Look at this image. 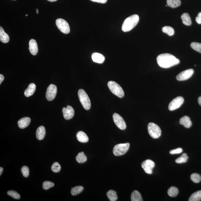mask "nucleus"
<instances>
[{"mask_svg":"<svg viewBox=\"0 0 201 201\" xmlns=\"http://www.w3.org/2000/svg\"><path fill=\"white\" fill-rule=\"evenodd\" d=\"M157 63L161 68H168L180 63V60L174 56L169 53L161 54L157 57Z\"/></svg>","mask_w":201,"mask_h":201,"instance_id":"obj_1","label":"nucleus"},{"mask_svg":"<svg viewBox=\"0 0 201 201\" xmlns=\"http://www.w3.org/2000/svg\"><path fill=\"white\" fill-rule=\"evenodd\" d=\"M139 20V16L136 14L130 16L126 19L123 23L122 30L123 31L128 32L136 26Z\"/></svg>","mask_w":201,"mask_h":201,"instance_id":"obj_2","label":"nucleus"},{"mask_svg":"<svg viewBox=\"0 0 201 201\" xmlns=\"http://www.w3.org/2000/svg\"><path fill=\"white\" fill-rule=\"evenodd\" d=\"M80 101L85 109L89 110L90 109L91 103L88 95L84 89H80L78 92Z\"/></svg>","mask_w":201,"mask_h":201,"instance_id":"obj_3","label":"nucleus"},{"mask_svg":"<svg viewBox=\"0 0 201 201\" xmlns=\"http://www.w3.org/2000/svg\"><path fill=\"white\" fill-rule=\"evenodd\" d=\"M108 87L112 93L120 98L124 96L123 90L121 86L114 81H110L108 83Z\"/></svg>","mask_w":201,"mask_h":201,"instance_id":"obj_4","label":"nucleus"},{"mask_svg":"<svg viewBox=\"0 0 201 201\" xmlns=\"http://www.w3.org/2000/svg\"><path fill=\"white\" fill-rule=\"evenodd\" d=\"M148 133L154 139L159 138L161 134V130L160 127L157 124L153 123H150L148 126Z\"/></svg>","mask_w":201,"mask_h":201,"instance_id":"obj_5","label":"nucleus"},{"mask_svg":"<svg viewBox=\"0 0 201 201\" xmlns=\"http://www.w3.org/2000/svg\"><path fill=\"white\" fill-rule=\"evenodd\" d=\"M129 147L130 144L129 143H121L116 145L113 148V154L116 156L124 155L128 151Z\"/></svg>","mask_w":201,"mask_h":201,"instance_id":"obj_6","label":"nucleus"},{"mask_svg":"<svg viewBox=\"0 0 201 201\" xmlns=\"http://www.w3.org/2000/svg\"><path fill=\"white\" fill-rule=\"evenodd\" d=\"M57 28L65 34H68L70 33V28L69 25L66 21L63 19H57L56 21Z\"/></svg>","mask_w":201,"mask_h":201,"instance_id":"obj_7","label":"nucleus"},{"mask_svg":"<svg viewBox=\"0 0 201 201\" xmlns=\"http://www.w3.org/2000/svg\"><path fill=\"white\" fill-rule=\"evenodd\" d=\"M184 99L183 97H178L174 99L169 104L168 109L170 111H173L178 109L183 104Z\"/></svg>","mask_w":201,"mask_h":201,"instance_id":"obj_8","label":"nucleus"},{"mask_svg":"<svg viewBox=\"0 0 201 201\" xmlns=\"http://www.w3.org/2000/svg\"><path fill=\"white\" fill-rule=\"evenodd\" d=\"M57 92V87L55 85L51 84L48 87L46 93L47 100L51 101L55 98Z\"/></svg>","mask_w":201,"mask_h":201,"instance_id":"obj_9","label":"nucleus"},{"mask_svg":"<svg viewBox=\"0 0 201 201\" xmlns=\"http://www.w3.org/2000/svg\"><path fill=\"white\" fill-rule=\"evenodd\" d=\"M113 119L116 125L119 129L124 130L126 128L125 121L119 114L115 113L113 115Z\"/></svg>","mask_w":201,"mask_h":201,"instance_id":"obj_10","label":"nucleus"},{"mask_svg":"<svg viewBox=\"0 0 201 201\" xmlns=\"http://www.w3.org/2000/svg\"><path fill=\"white\" fill-rule=\"evenodd\" d=\"M194 71L192 69L182 72L176 76V79L178 81H184L189 79L193 74Z\"/></svg>","mask_w":201,"mask_h":201,"instance_id":"obj_11","label":"nucleus"},{"mask_svg":"<svg viewBox=\"0 0 201 201\" xmlns=\"http://www.w3.org/2000/svg\"><path fill=\"white\" fill-rule=\"evenodd\" d=\"M155 166L154 162L152 161L147 159L142 163V167L144 170L145 173L147 174H151L152 173V170Z\"/></svg>","mask_w":201,"mask_h":201,"instance_id":"obj_12","label":"nucleus"},{"mask_svg":"<svg viewBox=\"0 0 201 201\" xmlns=\"http://www.w3.org/2000/svg\"><path fill=\"white\" fill-rule=\"evenodd\" d=\"M62 112L64 118L67 120L72 119L74 116V110L71 106H68L66 108L63 107L62 109Z\"/></svg>","mask_w":201,"mask_h":201,"instance_id":"obj_13","label":"nucleus"},{"mask_svg":"<svg viewBox=\"0 0 201 201\" xmlns=\"http://www.w3.org/2000/svg\"><path fill=\"white\" fill-rule=\"evenodd\" d=\"M31 53L34 56H35L38 52V47L37 43L34 39L30 40L29 42V48Z\"/></svg>","mask_w":201,"mask_h":201,"instance_id":"obj_14","label":"nucleus"},{"mask_svg":"<svg viewBox=\"0 0 201 201\" xmlns=\"http://www.w3.org/2000/svg\"><path fill=\"white\" fill-rule=\"evenodd\" d=\"M31 120L28 117L22 118L18 122V126L20 129H24L27 127L31 122Z\"/></svg>","mask_w":201,"mask_h":201,"instance_id":"obj_15","label":"nucleus"},{"mask_svg":"<svg viewBox=\"0 0 201 201\" xmlns=\"http://www.w3.org/2000/svg\"><path fill=\"white\" fill-rule=\"evenodd\" d=\"M46 134V129L43 126H40L38 127L36 133V138L37 139L40 140L43 139Z\"/></svg>","mask_w":201,"mask_h":201,"instance_id":"obj_16","label":"nucleus"},{"mask_svg":"<svg viewBox=\"0 0 201 201\" xmlns=\"http://www.w3.org/2000/svg\"><path fill=\"white\" fill-rule=\"evenodd\" d=\"M92 58L94 62L98 63H103L105 59L104 56L98 53H94L92 54Z\"/></svg>","mask_w":201,"mask_h":201,"instance_id":"obj_17","label":"nucleus"},{"mask_svg":"<svg viewBox=\"0 0 201 201\" xmlns=\"http://www.w3.org/2000/svg\"><path fill=\"white\" fill-rule=\"evenodd\" d=\"M180 123L186 128H190L192 124L190 119L187 116H184L181 118L180 120Z\"/></svg>","mask_w":201,"mask_h":201,"instance_id":"obj_18","label":"nucleus"},{"mask_svg":"<svg viewBox=\"0 0 201 201\" xmlns=\"http://www.w3.org/2000/svg\"><path fill=\"white\" fill-rule=\"evenodd\" d=\"M76 138L79 142L81 143H87L89 141V138L87 135L82 131L78 132L76 134Z\"/></svg>","mask_w":201,"mask_h":201,"instance_id":"obj_19","label":"nucleus"},{"mask_svg":"<svg viewBox=\"0 0 201 201\" xmlns=\"http://www.w3.org/2000/svg\"><path fill=\"white\" fill-rule=\"evenodd\" d=\"M36 89V85L34 84L31 83L29 85L28 88L25 90L24 95L26 97L33 95Z\"/></svg>","mask_w":201,"mask_h":201,"instance_id":"obj_20","label":"nucleus"},{"mask_svg":"<svg viewBox=\"0 0 201 201\" xmlns=\"http://www.w3.org/2000/svg\"><path fill=\"white\" fill-rule=\"evenodd\" d=\"M0 40L4 43L8 42L9 40L8 35L5 32L2 27H0Z\"/></svg>","mask_w":201,"mask_h":201,"instance_id":"obj_21","label":"nucleus"},{"mask_svg":"<svg viewBox=\"0 0 201 201\" xmlns=\"http://www.w3.org/2000/svg\"><path fill=\"white\" fill-rule=\"evenodd\" d=\"M181 18L182 20L183 23L185 25L189 26L191 24V18L189 14L185 13L181 15Z\"/></svg>","mask_w":201,"mask_h":201,"instance_id":"obj_22","label":"nucleus"},{"mask_svg":"<svg viewBox=\"0 0 201 201\" xmlns=\"http://www.w3.org/2000/svg\"><path fill=\"white\" fill-rule=\"evenodd\" d=\"M132 201H142V196L138 191L135 190L132 193L131 196Z\"/></svg>","mask_w":201,"mask_h":201,"instance_id":"obj_23","label":"nucleus"},{"mask_svg":"<svg viewBox=\"0 0 201 201\" xmlns=\"http://www.w3.org/2000/svg\"><path fill=\"white\" fill-rule=\"evenodd\" d=\"M201 200V190L194 192L190 197L189 201H199Z\"/></svg>","mask_w":201,"mask_h":201,"instance_id":"obj_24","label":"nucleus"},{"mask_svg":"<svg viewBox=\"0 0 201 201\" xmlns=\"http://www.w3.org/2000/svg\"><path fill=\"white\" fill-rule=\"evenodd\" d=\"M167 3L168 6L172 8L178 7L181 4L180 0H167Z\"/></svg>","mask_w":201,"mask_h":201,"instance_id":"obj_25","label":"nucleus"},{"mask_svg":"<svg viewBox=\"0 0 201 201\" xmlns=\"http://www.w3.org/2000/svg\"><path fill=\"white\" fill-rule=\"evenodd\" d=\"M107 196L108 199L111 201H116L117 200V193L113 190H110L107 193Z\"/></svg>","mask_w":201,"mask_h":201,"instance_id":"obj_26","label":"nucleus"},{"mask_svg":"<svg viewBox=\"0 0 201 201\" xmlns=\"http://www.w3.org/2000/svg\"><path fill=\"white\" fill-rule=\"evenodd\" d=\"M76 160L79 163H84L87 161V157L83 152L79 153L76 158Z\"/></svg>","mask_w":201,"mask_h":201,"instance_id":"obj_27","label":"nucleus"},{"mask_svg":"<svg viewBox=\"0 0 201 201\" xmlns=\"http://www.w3.org/2000/svg\"><path fill=\"white\" fill-rule=\"evenodd\" d=\"M84 188L82 186H77L75 187L72 189L71 193L73 196L78 195L83 191Z\"/></svg>","mask_w":201,"mask_h":201,"instance_id":"obj_28","label":"nucleus"},{"mask_svg":"<svg viewBox=\"0 0 201 201\" xmlns=\"http://www.w3.org/2000/svg\"><path fill=\"white\" fill-rule=\"evenodd\" d=\"M178 193V190L175 187H171L169 188L168 191V194L171 197H175L177 196Z\"/></svg>","mask_w":201,"mask_h":201,"instance_id":"obj_29","label":"nucleus"},{"mask_svg":"<svg viewBox=\"0 0 201 201\" xmlns=\"http://www.w3.org/2000/svg\"><path fill=\"white\" fill-rule=\"evenodd\" d=\"M163 32L167 34L169 36H172L174 34V29L170 26H165L162 28Z\"/></svg>","mask_w":201,"mask_h":201,"instance_id":"obj_30","label":"nucleus"},{"mask_svg":"<svg viewBox=\"0 0 201 201\" xmlns=\"http://www.w3.org/2000/svg\"><path fill=\"white\" fill-rule=\"evenodd\" d=\"M188 159V157L187 154L186 153L182 155L180 157L176 159L175 161L177 164H182L187 162Z\"/></svg>","mask_w":201,"mask_h":201,"instance_id":"obj_31","label":"nucleus"},{"mask_svg":"<svg viewBox=\"0 0 201 201\" xmlns=\"http://www.w3.org/2000/svg\"><path fill=\"white\" fill-rule=\"evenodd\" d=\"M190 178L191 181L196 183H199L201 180V177L200 175L197 173L192 174L191 175Z\"/></svg>","mask_w":201,"mask_h":201,"instance_id":"obj_32","label":"nucleus"},{"mask_svg":"<svg viewBox=\"0 0 201 201\" xmlns=\"http://www.w3.org/2000/svg\"><path fill=\"white\" fill-rule=\"evenodd\" d=\"M191 47L194 50L201 53V43L197 42L191 43Z\"/></svg>","mask_w":201,"mask_h":201,"instance_id":"obj_33","label":"nucleus"},{"mask_svg":"<svg viewBox=\"0 0 201 201\" xmlns=\"http://www.w3.org/2000/svg\"><path fill=\"white\" fill-rule=\"evenodd\" d=\"M55 184L50 181H45L43 183V188L45 190H47L50 188L53 187Z\"/></svg>","mask_w":201,"mask_h":201,"instance_id":"obj_34","label":"nucleus"},{"mask_svg":"<svg viewBox=\"0 0 201 201\" xmlns=\"http://www.w3.org/2000/svg\"><path fill=\"white\" fill-rule=\"evenodd\" d=\"M7 194L8 195L14 199H20V194L15 191L9 190L8 191Z\"/></svg>","mask_w":201,"mask_h":201,"instance_id":"obj_35","label":"nucleus"},{"mask_svg":"<svg viewBox=\"0 0 201 201\" xmlns=\"http://www.w3.org/2000/svg\"><path fill=\"white\" fill-rule=\"evenodd\" d=\"M61 165L57 162L54 163L52 166V170L54 173H59L61 170Z\"/></svg>","mask_w":201,"mask_h":201,"instance_id":"obj_36","label":"nucleus"},{"mask_svg":"<svg viewBox=\"0 0 201 201\" xmlns=\"http://www.w3.org/2000/svg\"><path fill=\"white\" fill-rule=\"evenodd\" d=\"M21 171L22 174L25 177H27L29 175V169L28 167L24 166L22 167L21 169Z\"/></svg>","mask_w":201,"mask_h":201,"instance_id":"obj_37","label":"nucleus"},{"mask_svg":"<svg viewBox=\"0 0 201 201\" xmlns=\"http://www.w3.org/2000/svg\"><path fill=\"white\" fill-rule=\"evenodd\" d=\"M183 150L181 148H178L177 149L172 150L170 151L171 154L174 155L180 154L182 152Z\"/></svg>","mask_w":201,"mask_h":201,"instance_id":"obj_38","label":"nucleus"},{"mask_svg":"<svg viewBox=\"0 0 201 201\" xmlns=\"http://www.w3.org/2000/svg\"><path fill=\"white\" fill-rule=\"evenodd\" d=\"M196 22L198 24H201V12H199L196 18Z\"/></svg>","mask_w":201,"mask_h":201,"instance_id":"obj_39","label":"nucleus"},{"mask_svg":"<svg viewBox=\"0 0 201 201\" xmlns=\"http://www.w3.org/2000/svg\"><path fill=\"white\" fill-rule=\"evenodd\" d=\"M90 1L93 2L101 3V4H105L107 2V0H90Z\"/></svg>","mask_w":201,"mask_h":201,"instance_id":"obj_40","label":"nucleus"},{"mask_svg":"<svg viewBox=\"0 0 201 201\" xmlns=\"http://www.w3.org/2000/svg\"><path fill=\"white\" fill-rule=\"evenodd\" d=\"M4 76H3L2 75H0V84H1L2 82L4 80Z\"/></svg>","mask_w":201,"mask_h":201,"instance_id":"obj_41","label":"nucleus"},{"mask_svg":"<svg viewBox=\"0 0 201 201\" xmlns=\"http://www.w3.org/2000/svg\"><path fill=\"white\" fill-rule=\"evenodd\" d=\"M198 101L199 104L201 106V96L199 97Z\"/></svg>","mask_w":201,"mask_h":201,"instance_id":"obj_42","label":"nucleus"},{"mask_svg":"<svg viewBox=\"0 0 201 201\" xmlns=\"http://www.w3.org/2000/svg\"><path fill=\"white\" fill-rule=\"evenodd\" d=\"M3 171H4V169H3L2 167H0V175H1L3 173Z\"/></svg>","mask_w":201,"mask_h":201,"instance_id":"obj_43","label":"nucleus"},{"mask_svg":"<svg viewBox=\"0 0 201 201\" xmlns=\"http://www.w3.org/2000/svg\"><path fill=\"white\" fill-rule=\"evenodd\" d=\"M47 1L51 2H55L56 1H57V0H47Z\"/></svg>","mask_w":201,"mask_h":201,"instance_id":"obj_44","label":"nucleus"},{"mask_svg":"<svg viewBox=\"0 0 201 201\" xmlns=\"http://www.w3.org/2000/svg\"><path fill=\"white\" fill-rule=\"evenodd\" d=\"M36 12L37 13V14H39V10H38V9H36Z\"/></svg>","mask_w":201,"mask_h":201,"instance_id":"obj_45","label":"nucleus"},{"mask_svg":"<svg viewBox=\"0 0 201 201\" xmlns=\"http://www.w3.org/2000/svg\"><path fill=\"white\" fill-rule=\"evenodd\" d=\"M28 15H26V16H27Z\"/></svg>","mask_w":201,"mask_h":201,"instance_id":"obj_46","label":"nucleus"},{"mask_svg":"<svg viewBox=\"0 0 201 201\" xmlns=\"http://www.w3.org/2000/svg\"><path fill=\"white\" fill-rule=\"evenodd\" d=\"M14 1H15V0H14Z\"/></svg>","mask_w":201,"mask_h":201,"instance_id":"obj_47","label":"nucleus"}]
</instances>
